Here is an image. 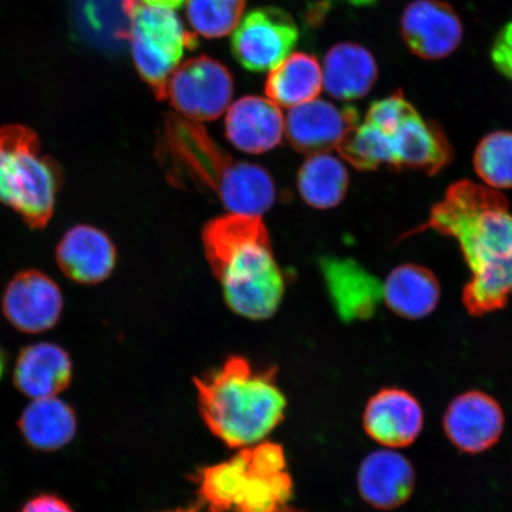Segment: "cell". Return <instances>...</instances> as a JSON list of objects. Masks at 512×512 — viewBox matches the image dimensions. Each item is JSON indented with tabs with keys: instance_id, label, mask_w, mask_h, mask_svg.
<instances>
[{
	"instance_id": "cell-1",
	"label": "cell",
	"mask_w": 512,
	"mask_h": 512,
	"mask_svg": "<svg viewBox=\"0 0 512 512\" xmlns=\"http://www.w3.org/2000/svg\"><path fill=\"white\" fill-rule=\"evenodd\" d=\"M434 230L456 240L471 272L463 303L471 316L504 309L512 297V211L501 191L459 181L432 208L426 222L403 238Z\"/></svg>"
},
{
	"instance_id": "cell-2",
	"label": "cell",
	"mask_w": 512,
	"mask_h": 512,
	"mask_svg": "<svg viewBox=\"0 0 512 512\" xmlns=\"http://www.w3.org/2000/svg\"><path fill=\"white\" fill-rule=\"evenodd\" d=\"M202 242L230 309L252 320L271 318L283 302L285 280L261 216L217 217L204 227Z\"/></svg>"
},
{
	"instance_id": "cell-3",
	"label": "cell",
	"mask_w": 512,
	"mask_h": 512,
	"mask_svg": "<svg viewBox=\"0 0 512 512\" xmlns=\"http://www.w3.org/2000/svg\"><path fill=\"white\" fill-rule=\"evenodd\" d=\"M159 155L172 182L209 190L229 213L261 216L275 202L270 174L259 165L235 160L195 121L169 115Z\"/></svg>"
},
{
	"instance_id": "cell-4",
	"label": "cell",
	"mask_w": 512,
	"mask_h": 512,
	"mask_svg": "<svg viewBox=\"0 0 512 512\" xmlns=\"http://www.w3.org/2000/svg\"><path fill=\"white\" fill-rule=\"evenodd\" d=\"M194 382L204 422L230 447L260 443L284 419L286 399L275 369H255L233 356Z\"/></svg>"
},
{
	"instance_id": "cell-5",
	"label": "cell",
	"mask_w": 512,
	"mask_h": 512,
	"mask_svg": "<svg viewBox=\"0 0 512 512\" xmlns=\"http://www.w3.org/2000/svg\"><path fill=\"white\" fill-rule=\"evenodd\" d=\"M61 182L59 166L43 155L35 132L21 125L0 128V202L30 228L47 226Z\"/></svg>"
},
{
	"instance_id": "cell-6",
	"label": "cell",
	"mask_w": 512,
	"mask_h": 512,
	"mask_svg": "<svg viewBox=\"0 0 512 512\" xmlns=\"http://www.w3.org/2000/svg\"><path fill=\"white\" fill-rule=\"evenodd\" d=\"M130 21V37L134 64L142 79L165 100L166 86L179 66L184 51L196 47V37L185 30L174 11L152 8L142 0H125Z\"/></svg>"
},
{
	"instance_id": "cell-7",
	"label": "cell",
	"mask_w": 512,
	"mask_h": 512,
	"mask_svg": "<svg viewBox=\"0 0 512 512\" xmlns=\"http://www.w3.org/2000/svg\"><path fill=\"white\" fill-rule=\"evenodd\" d=\"M234 93L233 75L223 63L206 55L176 68L166 86L165 100L184 119L211 121L226 112Z\"/></svg>"
},
{
	"instance_id": "cell-8",
	"label": "cell",
	"mask_w": 512,
	"mask_h": 512,
	"mask_svg": "<svg viewBox=\"0 0 512 512\" xmlns=\"http://www.w3.org/2000/svg\"><path fill=\"white\" fill-rule=\"evenodd\" d=\"M238 454L233 511L285 512L292 497V479L286 471L283 447L262 443Z\"/></svg>"
},
{
	"instance_id": "cell-9",
	"label": "cell",
	"mask_w": 512,
	"mask_h": 512,
	"mask_svg": "<svg viewBox=\"0 0 512 512\" xmlns=\"http://www.w3.org/2000/svg\"><path fill=\"white\" fill-rule=\"evenodd\" d=\"M298 40L297 24L286 11L256 9L234 30L232 53L243 68L261 73L272 70L290 56Z\"/></svg>"
},
{
	"instance_id": "cell-10",
	"label": "cell",
	"mask_w": 512,
	"mask_h": 512,
	"mask_svg": "<svg viewBox=\"0 0 512 512\" xmlns=\"http://www.w3.org/2000/svg\"><path fill=\"white\" fill-rule=\"evenodd\" d=\"M380 132L386 138L389 168L434 176L452 162L453 149L446 134L438 124L422 118L416 108L393 130Z\"/></svg>"
},
{
	"instance_id": "cell-11",
	"label": "cell",
	"mask_w": 512,
	"mask_h": 512,
	"mask_svg": "<svg viewBox=\"0 0 512 512\" xmlns=\"http://www.w3.org/2000/svg\"><path fill=\"white\" fill-rule=\"evenodd\" d=\"M401 36L420 59L443 60L459 48L464 25L452 6L443 0H414L403 11Z\"/></svg>"
},
{
	"instance_id": "cell-12",
	"label": "cell",
	"mask_w": 512,
	"mask_h": 512,
	"mask_svg": "<svg viewBox=\"0 0 512 512\" xmlns=\"http://www.w3.org/2000/svg\"><path fill=\"white\" fill-rule=\"evenodd\" d=\"M4 316L24 334H41L59 322L63 309L60 287L48 275L35 270L15 275L2 300Z\"/></svg>"
},
{
	"instance_id": "cell-13",
	"label": "cell",
	"mask_w": 512,
	"mask_h": 512,
	"mask_svg": "<svg viewBox=\"0 0 512 512\" xmlns=\"http://www.w3.org/2000/svg\"><path fill=\"white\" fill-rule=\"evenodd\" d=\"M358 123L360 115L355 107L341 108L315 99L291 108L285 134L294 150L312 156L337 149Z\"/></svg>"
},
{
	"instance_id": "cell-14",
	"label": "cell",
	"mask_w": 512,
	"mask_h": 512,
	"mask_svg": "<svg viewBox=\"0 0 512 512\" xmlns=\"http://www.w3.org/2000/svg\"><path fill=\"white\" fill-rule=\"evenodd\" d=\"M504 414L499 403L478 390L459 395L448 406L444 428L447 438L460 451L482 453L501 438Z\"/></svg>"
},
{
	"instance_id": "cell-15",
	"label": "cell",
	"mask_w": 512,
	"mask_h": 512,
	"mask_svg": "<svg viewBox=\"0 0 512 512\" xmlns=\"http://www.w3.org/2000/svg\"><path fill=\"white\" fill-rule=\"evenodd\" d=\"M117 248L99 228L80 224L69 229L56 248V261L70 280L82 285L105 281L117 265Z\"/></svg>"
},
{
	"instance_id": "cell-16",
	"label": "cell",
	"mask_w": 512,
	"mask_h": 512,
	"mask_svg": "<svg viewBox=\"0 0 512 512\" xmlns=\"http://www.w3.org/2000/svg\"><path fill=\"white\" fill-rule=\"evenodd\" d=\"M363 426L369 437L382 446L412 445L424 426V412L418 400L406 390L386 388L368 402Z\"/></svg>"
},
{
	"instance_id": "cell-17",
	"label": "cell",
	"mask_w": 512,
	"mask_h": 512,
	"mask_svg": "<svg viewBox=\"0 0 512 512\" xmlns=\"http://www.w3.org/2000/svg\"><path fill=\"white\" fill-rule=\"evenodd\" d=\"M226 137L236 149L260 155L277 147L285 134L279 106L261 96H245L229 108Z\"/></svg>"
},
{
	"instance_id": "cell-18",
	"label": "cell",
	"mask_w": 512,
	"mask_h": 512,
	"mask_svg": "<svg viewBox=\"0 0 512 512\" xmlns=\"http://www.w3.org/2000/svg\"><path fill=\"white\" fill-rule=\"evenodd\" d=\"M358 489L364 501L380 510H393L411 498L415 471L401 454L382 450L370 453L358 471Z\"/></svg>"
},
{
	"instance_id": "cell-19",
	"label": "cell",
	"mask_w": 512,
	"mask_h": 512,
	"mask_svg": "<svg viewBox=\"0 0 512 512\" xmlns=\"http://www.w3.org/2000/svg\"><path fill=\"white\" fill-rule=\"evenodd\" d=\"M73 379V363L68 352L54 343H36L19 354L14 382L19 392L31 399L55 398Z\"/></svg>"
},
{
	"instance_id": "cell-20",
	"label": "cell",
	"mask_w": 512,
	"mask_h": 512,
	"mask_svg": "<svg viewBox=\"0 0 512 512\" xmlns=\"http://www.w3.org/2000/svg\"><path fill=\"white\" fill-rule=\"evenodd\" d=\"M76 36L101 53L117 54L130 37L125 0H67Z\"/></svg>"
},
{
	"instance_id": "cell-21",
	"label": "cell",
	"mask_w": 512,
	"mask_h": 512,
	"mask_svg": "<svg viewBox=\"0 0 512 512\" xmlns=\"http://www.w3.org/2000/svg\"><path fill=\"white\" fill-rule=\"evenodd\" d=\"M379 78V68L373 54L356 43H339L326 54L323 86L338 100L364 98Z\"/></svg>"
},
{
	"instance_id": "cell-22",
	"label": "cell",
	"mask_w": 512,
	"mask_h": 512,
	"mask_svg": "<svg viewBox=\"0 0 512 512\" xmlns=\"http://www.w3.org/2000/svg\"><path fill=\"white\" fill-rule=\"evenodd\" d=\"M382 297L388 309L402 318L422 319L437 309L440 285L427 268L407 264L394 268L384 281Z\"/></svg>"
},
{
	"instance_id": "cell-23",
	"label": "cell",
	"mask_w": 512,
	"mask_h": 512,
	"mask_svg": "<svg viewBox=\"0 0 512 512\" xmlns=\"http://www.w3.org/2000/svg\"><path fill=\"white\" fill-rule=\"evenodd\" d=\"M322 88L323 70L316 56L293 53L271 70L265 91L275 105L291 110L315 100Z\"/></svg>"
},
{
	"instance_id": "cell-24",
	"label": "cell",
	"mask_w": 512,
	"mask_h": 512,
	"mask_svg": "<svg viewBox=\"0 0 512 512\" xmlns=\"http://www.w3.org/2000/svg\"><path fill=\"white\" fill-rule=\"evenodd\" d=\"M19 430L36 450L56 451L74 439L78 420L68 403L56 398L37 399L24 409Z\"/></svg>"
},
{
	"instance_id": "cell-25",
	"label": "cell",
	"mask_w": 512,
	"mask_h": 512,
	"mask_svg": "<svg viewBox=\"0 0 512 512\" xmlns=\"http://www.w3.org/2000/svg\"><path fill=\"white\" fill-rule=\"evenodd\" d=\"M349 188L348 170L335 156H309L298 175L300 196L310 207L325 210L338 206Z\"/></svg>"
},
{
	"instance_id": "cell-26",
	"label": "cell",
	"mask_w": 512,
	"mask_h": 512,
	"mask_svg": "<svg viewBox=\"0 0 512 512\" xmlns=\"http://www.w3.org/2000/svg\"><path fill=\"white\" fill-rule=\"evenodd\" d=\"M324 274L339 313L345 319L363 318L374 311L379 287L350 261H328Z\"/></svg>"
},
{
	"instance_id": "cell-27",
	"label": "cell",
	"mask_w": 512,
	"mask_h": 512,
	"mask_svg": "<svg viewBox=\"0 0 512 512\" xmlns=\"http://www.w3.org/2000/svg\"><path fill=\"white\" fill-rule=\"evenodd\" d=\"M473 166L486 187L512 189V132H492L480 140Z\"/></svg>"
},
{
	"instance_id": "cell-28",
	"label": "cell",
	"mask_w": 512,
	"mask_h": 512,
	"mask_svg": "<svg viewBox=\"0 0 512 512\" xmlns=\"http://www.w3.org/2000/svg\"><path fill=\"white\" fill-rule=\"evenodd\" d=\"M247 0H188L187 16L198 35L215 40L238 28Z\"/></svg>"
},
{
	"instance_id": "cell-29",
	"label": "cell",
	"mask_w": 512,
	"mask_h": 512,
	"mask_svg": "<svg viewBox=\"0 0 512 512\" xmlns=\"http://www.w3.org/2000/svg\"><path fill=\"white\" fill-rule=\"evenodd\" d=\"M491 60L499 72L512 80V22L499 31L492 46Z\"/></svg>"
},
{
	"instance_id": "cell-30",
	"label": "cell",
	"mask_w": 512,
	"mask_h": 512,
	"mask_svg": "<svg viewBox=\"0 0 512 512\" xmlns=\"http://www.w3.org/2000/svg\"><path fill=\"white\" fill-rule=\"evenodd\" d=\"M21 512H75L70 504L59 496L42 494L25 503Z\"/></svg>"
},
{
	"instance_id": "cell-31",
	"label": "cell",
	"mask_w": 512,
	"mask_h": 512,
	"mask_svg": "<svg viewBox=\"0 0 512 512\" xmlns=\"http://www.w3.org/2000/svg\"><path fill=\"white\" fill-rule=\"evenodd\" d=\"M142 2L146 5L152 6V8L174 11L181 8L185 0H142Z\"/></svg>"
},
{
	"instance_id": "cell-32",
	"label": "cell",
	"mask_w": 512,
	"mask_h": 512,
	"mask_svg": "<svg viewBox=\"0 0 512 512\" xmlns=\"http://www.w3.org/2000/svg\"><path fill=\"white\" fill-rule=\"evenodd\" d=\"M5 367H6V357H5L3 349L0 348V379H2V377L4 375Z\"/></svg>"
},
{
	"instance_id": "cell-33",
	"label": "cell",
	"mask_w": 512,
	"mask_h": 512,
	"mask_svg": "<svg viewBox=\"0 0 512 512\" xmlns=\"http://www.w3.org/2000/svg\"><path fill=\"white\" fill-rule=\"evenodd\" d=\"M350 2L356 3V4H363V3H369L370 0H350Z\"/></svg>"
},
{
	"instance_id": "cell-34",
	"label": "cell",
	"mask_w": 512,
	"mask_h": 512,
	"mask_svg": "<svg viewBox=\"0 0 512 512\" xmlns=\"http://www.w3.org/2000/svg\"><path fill=\"white\" fill-rule=\"evenodd\" d=\"M163 512H196L195 510H183V509H178V510H171V511H163Z\"/></svg>"
},
{
	"instance_id": "cell-35",
	"label": "cell",
	"mask_w": 512,
	"mask_h": 512,
	"mask_svg": "<svg viewBox=\"0 0 512 512\" xmlns=\"http://www.w3.org/2000/svg\"><path fill=\"white\" fill-rule=\"evenodd\" d=\"M285 512H293V511H290V510L287 509Z\"/></svg>"
}]
</instances>
